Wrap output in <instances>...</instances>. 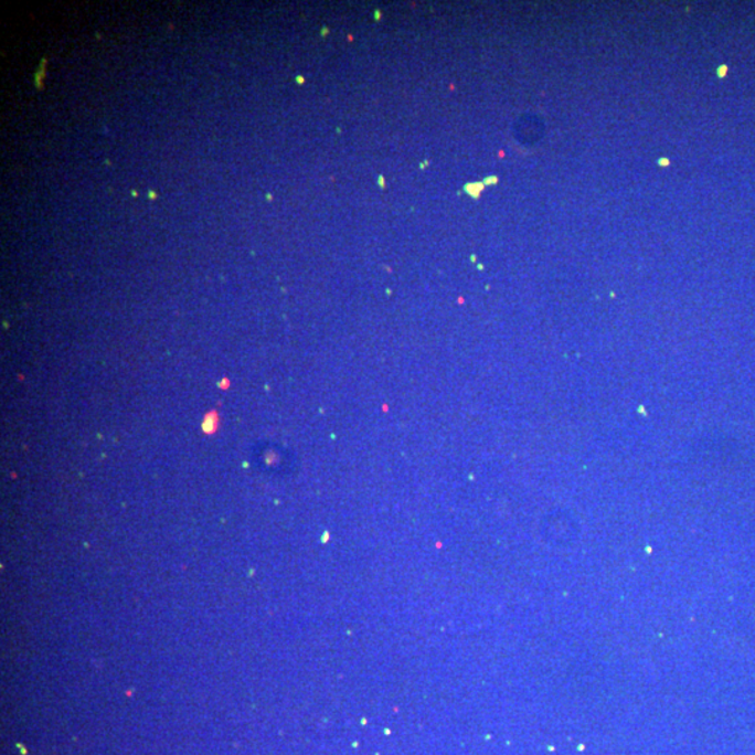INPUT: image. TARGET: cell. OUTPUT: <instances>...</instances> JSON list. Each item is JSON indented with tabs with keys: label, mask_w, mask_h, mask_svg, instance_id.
I'll list each match as a JSON object with an SVG mask.
<instances>
[{
	"label": "cell",
	"mask_w": 755,
	"mask_h": 755,
	"mask_svg": "<svg viewBox=\"0 0 755 755\" xmlns=\"http://www.w3.org/2000/svg\"><path fill=\"white\" fill-rule=\"evenodd\" d=\"M659 164H660V166H668V164H669V161L663 159V160H660V161H659Z\"/></svg>",
	"instance_id": "1"
}]
</instances>
